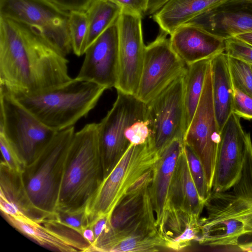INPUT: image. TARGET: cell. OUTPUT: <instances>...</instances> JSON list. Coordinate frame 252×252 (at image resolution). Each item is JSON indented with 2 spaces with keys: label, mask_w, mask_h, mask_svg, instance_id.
Returning <instances> with one entry per match:
<instances>
[{
  "label": "cell",
  "mask_w": 252,
  "mask_h": 252,
  "mask_svg": "<svg viewBox=\"0 0 252 252\" xmlns=\"http://www.w3.org/2000/svg\"><path fill=\"white\" fill-rule=\"evenodd\" d=\"M68 61L36 30L0 16V85L29 94L65 84Z\"/></svg>",
  "instance_id": "cell-1"
},
{
  "label": "cell",
  "mask_w": 252,
  "mask_h": 252,
  "mask_svg": "<svg viewBox=\"0 0 252 252\" xmlns=\"http://www.w3.org/2000/svg\"><path fill=\"white\" fill-rule=\"evenodd\" d=\"M104 179L97 124L73 137L58 196L56 213L86 209Z\"/></svg>",
  "instance_id": "cell-2"
},
{
  "label": "cell",
  "mask_w": 252,
  "mask_h": 252,
  "mask_svg": "<svg viewBox=\"0 0 252 252\" xmlns=\"http://www.w3.org/2000/svg\"><path fill=\"white\" fill-rule=\"evenodd\" d=\"M105 87L76 78L43 91L12 94L41 122L59 131L74 126L95 106Z\"/></svg>",
  "instance_id": "cell-3"
},
{
  "label": "cell",
  "mask_w": 252,
  "mask_h": 252,
  "mask_svg": "<svg viewBox=\"0 0 252 252\" xmlns=\"http://www.w3.org/2000/svg\"><path fill=\"white\" fill-rule=\"evenodd\" d=\"M159 152L149 138L144 143L130 144L109 173L104 178L86 207L90 224L101 216L111 217L121 200L143 176L152 170Z\"/></svg>",
  "instance_id": "cell-4"
},
{
  "label": "cell",
  "mask_w": 252,
  "mask_h": 252,
  "mask_svg": "<svg viewBox=\"0 0 252 252\" xmlns=\"http://www.w3.org/2000/svg\"><path fill=\"white\" fill-rule=\"evenodd\" d=\"M74 126L58 131L26 165L23 173L29 195L39 209L56 214V207Z\"/></svg>",
  "instance_id": "cell-5"
},
{
  "label": "cell",
  "mask_w": 252,
  "mask_h": 252,
  "mask_svg": "<svg viewBox=\"0 0 252 252\" xmlns=\"http://www.w3.org/2000/svg\"><path fill=\"white\" fill-rule=\"evenodd\" d=\"M207 215L200 217V233L196 241L210 247H238L239 239L252 234L247 220L252 202L231 192H214L205 202Z\"/></svg>",
  "instance_id": "cell-6"
},
{
  "label": "cell",
  "mask_w": 252,
  "mask_h": 252,
  "mask_svg": "<svg viewBox=\"0 0 252 252\" xmlns=\"http://www.w3.org/2000/svg\"><path fill=\"white\" fill-rule=\"evenodd\" d=\"M69 15L51 0H0V17L36 30L64 57L72 51Z\"/></svg>",
  "instance_id": "cell-7"
},
{
  "label": "cell",
  "mask_w": 252,
  "mask_h": 252,
  "mask_svg": "<svg viewBox=\"0 0 252 252\" xmlns=\"http://www.w3.org/2000/svg\"><path fill=\"white\" fill-rule=\"evenodd\" d=\"M0 134L27 164L58 132L44 125L0 85Z\"/></svg>",
  "instance_id": "cell-8"
},
{
  "label": "cell",
  "mask_w": 252,
  "mask_h": 252,
  "mask_svg": "<svg viewBox=\"0 0 252 252\" xmlns=\"http://www.w3.org/2000/svg\"><path fill=\"white\" fill-rule=\"evenodd\" d=\"M146 104L135 95L117 91L112 107L97 124L104 178L130 144L125 136L126 129L134 123L146 120Z\"/></svg>",
  "instance_id": "cell-9"
},
{
  "label": "cell",
  "mask_w": 252,
  "mask_h": 252,
  "mask_svg": "<svg viewBox=\"0 0 252 252\" xmlns=\"http://www.w3.org/2000/svg\"><path fill=\"white\" fill-rule=\"evenodd\" d=\"M149 187L132 190L121 200L111 214L107 231L94 252H104L110 245L126 237L160 233Z\"/></svg>",
  "instance_id": "cell-10"
},
{
  "label": "cell",
  "mask_w": 252,
  "mask_h": 252,
  "mask_svg": "<svg viewBox=\"0 0 252 252\" xmlns=\"http://www.w3.org/2000/svg\"><path fill=\"white\" fill-rule=\"evenodd\" d=\"M185 72L146 104V120L149 122L151 131L149 138L159 152L174 139L184 141L186 132Z\"/></svg>",
  "instance_id": "cell-11"
},
{
  "label": "cell",
  "mask_w": 252,
  "mask_h": 252,
  "mask_svg": "<svg viewBox=\"0 0 252 252\" xmlns=\"http://www.w3.org/2000/svg\"><path fill=\"white\" fill-rule=\"evenodd\" d=\"M220 140V132L212 97L210 63L201 97L185 133L184 143L189 146L199 158L211 190Z\"/></svg>",
  "instance_id": "cell-12"
},
{
  "label": "cell",
  "mask_w": 252,
  "mask_h": 252,
  "mask_svg": "<svg viewBox=\"0 0 252 252\" xmlns=\"http://www.w3.org/2000/svg\"><path fill=\"white\" fill-rule=\"evenodd\" d=\"M162 32L145 46L136 97L147 104L186 71L187 65L172 49Z\"/></svg>",
  "instance_id": "cell-13"
},
{
  "label": "cell",
  "mask_w": 252,
  "mask_h": 252,
  "mask_svg": "<svg viewBox=\"0 0 252 252\" xmlns=\"http://www.w3.org/2000/svg\"><path fill=\"white\" fill-rule=\"evenodd\" d=\"M142 17L121 10L117 20L119 68L115 88L136 96L142 73L145 49Z\"/></svg>",
  "instance_id": "cell-14"
},
{
  "label": "cell",
  "mask_w": 252,
  "mask_h": 252,
  "mask_svg": "<svg viewBox=\"0 0 252 252\" xmlns=\"http://www.w3.org/2000/svg\"><path fill=\"white\" fill-rule=\"evenodd\" d=\"M247 137L240 118L232 113L220 132L212 191H227L238 181L243 167Z\"/></svg>",
  "instance_id": "cell-15"
},
{
  "label": "cell",
  "mask_w": 252,
  "mask_h": 252,
  "mask_svg": "<svg viewBox=\"0 0 252 252\" xmlns=\"http://www.w3.org/2000/svg\"><path fill=\"white\" fill-rule=\"evenodd\" d=\"M117 20L87 48L77 79L106 89L115 87L119 68Z\"/></svg>",
  "instance_id": "cell-16"
},
{
  "label": "cell",
  "mask_w": 252,
  "mask_h": 252,
  "mask_svg": "<svg viewBox=\"0 0 252 252\" xmlns=\"http://www.w3.org/2000/svg\"><path fill=\"white\" fill-rule=\"evenodd\" d=\"M184 146V140L176 138L159 152V157L153 168L152 180L149 187L156 224L165 239L170 188L177 162Z\"/></svg>",
  "instance_id": "cell-17"
},
{
  "label": "cell",
  "mask_w": 252,
  "mask_h": 252,
  "mask_svg": "<svg viewBox=\"0 0 252 252\" xmlns=\"http://www.w3.org/2000/svg\"><path fill=\"white\" fill-rule=\"evenodd\" d=\"M0 209L1 214L25 217L42 223L57 219V214L45 212L32 202L27 190L23 173L13 170L1 161L0 164Z\"/></svg>",
  "instance_id": "cell-18"
},
{
  "label": "cell",
  "mask_w": 252,
  "mask_h": 252,
  "mask_svg": "<svg viewBox=\"0 0 252 252\" xmlns=\"http://www.w3.org/2000/svg\"><path fill=\"white\" fill-rule=\"evenodd\" d=\"M169 35L172 49L187 65L225 52L223 38L191 24L180 26Z\"/></svg>",
  "instance_id": "cell-19"
},
{
  "label": "cell",
  "mask_w": 252,
  "mask_h": 252,
  "mask_svg": "<svg viewBox=\"0 0 252 252\" xmlns=\"http://www.w3.org/2000/svg\"><path fill=\"white\" fill-rule=\"evenodd\" d=\"M236 0H167L152 16L161 31L170 35L180 26Z\"/></svg>",
  "instance_id": "cell-20"
},
{
  "label": "cell",
  "mask_w": 252,
  "mask_h": 252,
  "mask_svg": "<svg viewBox=\"0 0 252 252\" xmlns=\"http://www.w3.org/2000/svg\"><path fill=\"white\" fill-rule=\"evenodd\" d=\"M204 205L205 202L200 198L191 175L184 148L171 182L168 213L171 211H180L200 218Z\"/></svg>",
  "instance_id": "cell-21"
},
{
  "label": "cell",
  "mask_w": 252,
  "mask_h": 252,
  "mask_svg": "<svg viewBox=\"0 0 252 252\" xmlns=\"http://www.w3.org/2000/svg\"><path fill=\"white\" fill-rule=\"evenodd\" d=\"M212 97L219 129L232 113L233 84L230 73L228 56L224 52L213 57L210 61Z\"/></svg>",
  "instance_id": "cell-22"
},
{
  "label": "cell",
  "mask_w": 252,
  "mask_h": 252,
  "mask_svg": "<svg viewBox=\"0 0 252 252\" xmlns=\"http://www.w3.org/2000/svg\"><path fill=\"white\" fill-rule=\"evenodd\" d=\"M187 23L198 26L214 34L217 32V35L220 32L221 36L225 40L228 37L252 32V12L225 10L219 12L217 10L200 15Z\"/></svg>",
  "instance_id": "cell-23"
},
{
  "label": "cell",
  "mask_w": 252,
  "mask_h": 252,
  "mask_svg": "<svg viewBox=\"0 0 252 252\" xmlns=\"http://www.w3.org/2000/svg\"><path fill=\"white\" fill-rule=\"evenodd\" d=\"M2 215L15 229L42 247L62 252H78L67 240L41 223L25 217Z\"/></svg>",
  "instance_id": "cell-24"
},
{
  "label": "cell",
  "mask_w": 252,
  "mask_h": 252,
  "mask_svg": "<svg viewBox=\"0 0 252 252\" xmlns=\"http://www.w3.org/2000/svg\"><path fill=\"white\" fill-rule=\"evenodd\" d=\"M212 58L203 60L187 65L184 75L186 131L198 105L207 68Z\"/></svg>",
  "instance_id": "cell-25"
},
{
  "label": "cell",
  "mask_w": 252,
  "mask_h": 252,
  "mask_svg": "<svg viewBox=\"0 0 252 252\" xmlns=\"http://www.w3.org/2000/svg\"><path fill=\"white\" fill-rule=\"evenodd\" d=\"M86 12L88 21L87 49L117 20L121 9L109 0H94Z\"/></svg>",
  "instance_id": "cell-26"
},
{
  "label": "cell",
  "mask_w": 252,
  "mask_h": 252,
  "mask_svg": "<svg viewBox=\"0 0 252 252\" xmlns=\"http://www.w3.org/2000/svg\"><path fill=\"white\" fill-rule=\"evenodd\" d=\"M168 250L165 239L160 234L128 237L107 247L104 252H158Z\"/></svg>",
  "instance_id": "cell-27"
},
{
  "label": "cell",
  "mask_w": 252,
  "mask_h": 252,
  "mask_svg": "<svg viewBox=\"0 0 252 252\" xmlns=\"http://www.w3.org/2000/svg\"><path fill=\"white\" fill-rule=\"evenodd\" d=\"M68 28L72 51L77 56H81L86 50L88 21L86 11H70Z\"/></svg>",
  "instance_id": "cell-28"
},
{
  "label": "cell",
  "mask_w": 252,
  "mask_h": 252,
  "mask_svg": "<svg viewBox=\"0 0 252 252\" xmlns=\"http://www.w3.org/2000/svg\"><path fill=\"white\" fill-rule=\"evenodd\" d=\"M237 196L252 202V141L247 133L244 160L240 176L232 188Z\"/></svg>",
  "instance_id": "cell-29"
},
{
  "label": "cell",
  "mask_w": 252,
  "mask_h": 252,
  "mask_svg": "<svg viewBox=\"0 0 252 252\" xmlns=\"http://www.w3.org/2000/svg\"><path fill=\"white\" fill-rule=\"evenodd\" d=\"M184 148L190 172L198 193L200 198L205 202L212 190L208 186L204 168L199 158L191 148L185 143Z\"/></svg>",
  "instance_id": "cell-30"
},
{
  "label": "cell",
  "mask_w": 252,
  "mask_h": 252,
  "mask_svg": "<svg viewBox=\"0 0 252 252\" xmlns=\"http://www.w3.org/2000/svg\"><path fill=\"white\" fill-rule=\"evenodd\" d=\"M228 61L233 86L252 97V65L228 56Z\"/></svg>",
  "instance_id": "cell-31"
},
{
  "label": "cell",
  "mask_w": 252,
  "mask_h": 252,
  "mask_svg": "<svg viewBox=\"0 0 252 252\" xmlns=\"http://www.w3.org/2000/svg\"><path fill=\"white\" fill-rule=\"evenodd\" d=\"M0 149L3 162L11 169L23 173L27 163L17 150L0 134Z\"/></svg>",
  "instance_id": "cell-32"
},
{
  "label": "cell",
  "mask_w": 252,
  "mask_h": 252,
  "mask_svg": "<svg viewBox=\"0 0 252 252\" xmlns=\"http://www.w3.org/2000/svg\"><path fill=\"white\" fill-rule=\"evenodd\" d=\"M56 213L57 220L59 222L73 229L81 235L83 230L90 225L86 209L70 212H57Z\"/></svg>",
  "instance_id": "cell-33"
},
{
  "label": "cell",
  "mask_w": 252,
  "mask_h": 252,
  "mask_svg": "<svg viewBox=\"0 0 252 252\" xmlns=\"http://www.w3.org/2000/svg\"><path fill=\"white\" fill-rule=\"evenodd\" d=\"M225 53L228 57L242 61L252 65V45L235 37L224 40Z\"/></svg>",
  "instance_id": "cell-34"
},
{
  "label": "cell",
  "mask_w": 252,
  "mask_h": 252,
  "mask_svg": "<svg viewBox=\"0 0 252 252\" xmlns=\"http://www.w3.org/2000/svg\"><path fill=\"white\" fill-rule=\"evenodd\" d=\"M232 113L240 118L252 119V97L234 87Z\"/></svg>",
  "instance_id": "cell-35"
},
{
  "label": "cell",
  "mask_w": 252,
  "mask_h": 252,
  "mask_svg": "<svg viewBox=\"0 0 252 252\" xmlns=\"http://www.w3.org/2000/svg\"><path fill=\"white\" fill-rule=\"evenodd\" d=\"M150 133L149 121L141 120L130 126L126 130L125 136L130 144L139 145L148 140Z\"/></svg>",
  "instance_id": "cell-36"
},
{
  "label": "cell",
  "mask_w": 252,
  "mask_h": 252,
  "mask_svg": "<svg viewBox=\"0 0 252 252\" xmlns=\"http://www.w3.org/2000/svg\"><path fill=\"white\" fill-rule=\"evenodd\" d=\"M126 12L143 17L148 10L150 0H109Z\"/></svg>",
  "instance_id": "cell-37"
},
{
  "label": "cell",
  "mask_w": 252,
  "mask_h": 252,
  "mask_svg": "<svg viewBox=\"0 0 252 252\" xmlns=\"http://www.w3.org/2000/svg\"><path fill=\"white\" fill-rule=\"evenodd\" d=\"M63 9L86 11L94 0H51Z\"/></svg>",
  "instance_id": "cell-38"
},
{
  "label": "cell",
  "mask_w": 252,
  "mask_h": 252,
  "mask_svg": "<svg viewBox=\"0 0 252 252\" xmlns=\"http://www.w3.org/2000/svg\"><path fill=\"white\" fill-rule=\"evenodd\" d=\"M167 0H150L146 15H152L156 12Z\"/></svg>",
  "instance_id": "cell-39"
},
{
  "label": "cell",
  "mask_w": 252,
  "mask_h": 252,
  "mask_svg": "<svg viewBox=\"0 0 252 252\" xmlns=\"http://www.w3.org/2000/svg\"><path fill=\"white\" fill-rule=\"evenodd\" d=\"M81 235L90 244V247L94 244L95 241L94 234L92 227L90 225L88 226L83 230Z\"/></svg>",
  "instance_id": "cell-40"
},
{
  "label": "cell",
  "mask_w": 252,
  "mask_h": 252,
  "mask_svg": "<svg viewBox=\"0 0 252 252\" xmlns=\"http://www.w3.org/2000/svg\"><path fill=\"white\" fill-rule=\"evenodd\" d=\"M234 37L252 45V32L240 34Z\"/></svg>",
  "instance_id": "cell-41"
},
{
  "label": "cell",
  "mask_w": 252,
  "mask_h": 252,
  "mask_svg": "<svg viewBox=\"0 0 252 252\" xmlns=\"http://www.w3.org/2000/svg\"><path fill=\"white\" fill-rule=\"evenodd\" d=\"M247 225L252 230V214L250 216L247 220Z\"/></svg>",
  "instance_id": "cell-42"
},
{
  "label": "cell",
  "mask_w": 252,
  "mask_h": 252,
  "mask_svg": "<svg viewBox=\"0 0 252 252\" xmlns=\"http://www.w3.org/2000/svg\"><path fill=\"white\" fill-rule=\"evenodd\" d=\"M244 0L252 2V0Z\"/></svg>",
  "instance_id": "cell-43"
},
{
  "label": "cell",
  "mask_w": 252,
  "mask_h": 252,
  "mask_svg": "<svg viewBox=\"0 0 252 252\" xmlns=\"http://www.w3.org/2000/svg\"></svg>",
  "instance_id": "cell-44"
}]
</instances>
